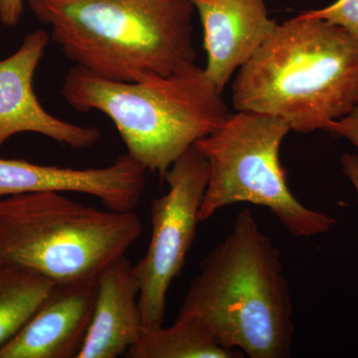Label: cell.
I'll return each mask as SVG.
<instances>
[{
	"mask_svg": "<svg viewBox=\"0 0 358 358\" xmlns=\"http://www.w3.org/2000/svg\"><path fill=\"white\" fill-rule=\"evenodd\" d=\"M143 230L134 211L102 210L63 192L0 199V258L32 268L56 284L96 279L126 256Z\"/></svg>",
	"mask_w": 358,
	"mask_h": 358,
	"instance_id": "cell-5",
	"label": "cell"
},
{
	"mask_svg": "<svg viewBox=\"0 0 358 358\" xmlns=\"http://www.w3.org/2000/svg\"><path fill=\"white\" fill-rule=\"evenodd\" d=\"M232 89L237 110L280 117L296 133L324 131L358 103V39L300 14L277 26Z\"/></svg>",
	"mask_w": 358,
	"mask_h": 358,
	"instance_id": "cell-2",
	"label": "cell"
},
{
	"mask_svg": "<svg viewBox=\"0 0 358 358\" xmlns=\"http://www.w3.org/2000/svg\"><path fill=\"white\" fill-rule=\"evenodd\" d=\"M61 94L78 112L98 110L109 117L128 154L162 178L230 115L222 93L195 64L138 82L113 81L75 66Z\"/></svg>",
	"mask_w": 358,
	"mask_h": 358,
	"instance_id": "cell-4",
	"label": "cell"
},
{
	"mask_svg": "<svg viewBox=\"0 0 358 358\" xmlns=\"http://www.w3.org/2000/svg\"><path fill=\"white\" fill-rule=\"evenodd\" d=\"M145 169L129 154L100 169L40 166L0 157V199L31 192H76L96 197L108 209L134 211L145 188Z\"/></svg>",
	"mask_w": 358,
	"mask_h": 358,
	"instance_id": "cell-9",
	"label": "cell"
},
{
	"mask_svg": "<svg viewBox=\"0 0 358 358\" xmlns=\"http://www.w3.org/2000/svg\"><path fill=\"white\" fill-rule=\"evenodd\" d=\"M324 131L348 138L358 148V103L345 117L329 122Z\"/></svg>",
	"mask_w": 358,
	"mask_h": 358,
	"instance_id": "cell-16",
	"label": "cell"
},
{
	"mask_svg": "<svg viewBox=\"0 0 358 358\" xmlns=\"http://www.w3.org/2000/svg\"><path fill=\"white\" fill-rule=\"evenodd\" d=\"M98 278L55 284L0 358H78L95 308Z\"/></svg>",
	"mask_w": 358,
	"mask_h": 358,
	"instance_id": "cell-10",
	"label": "cell"
},
{
	"mask_svg": "<svg viewBox=\"0 0 358 358\" xmlns=\"http://www.w3.org/2000/svg\"><path fill=\"white\" fill-rule=\"evenodd\" d=\"M291 131L280 117L238 110L194 147L208 162L209 178L199 221L237 203L264 206L294 237L327 232L336 220L308 208L294 197L280 160Z\"/></svg>",
	"mask_w": 358,
	"mask_h": 358,
	"instance_id": "cell-6",
	"label": "cell"
},
{
	"mask_svg": "<svg viewBox=\"0 0 358 358\" xmlns=\"http://www.w3.org/2000/svg\"><path fill=\"white\" fill-rule=\"evenodd\" d=\"M23 0H0V21L7 27H14L22 17Z\"/></svg>",
	"mask_w": 358,
	"mask_h": 358,
	"instance_id": "cell-17",
	"label": "cell"
},
{
	"mask_svg": "<svg viewBox=\"0 0 358 358\" xmlns=\"http://www.w3.org/2000/svg\"><path fill=\"white\" fill-rule=\"evenodd\" d=\"M56 282L0 258V350L29 322Z\"/></svg>",
	"mask_w": 358,
	"mask_h": 358,
	"instance_id": "cell-13",
	"label": "cell"
},
{
	"mask_svg": "<svg viewBox=\"0 0 358 358\" xmlns=\"http://www.w3.org/2000/svg\"><path fill=\"white\" fill-rule=\"evenodd\" d=\"M242 355L219 345L199 320L179 315L171 327L143 331L127 352L131 358H236Z\"/></svg>",
	"mask_w": 358,
	"mask_h": 358,
	"instance_id": "cell-14",
	"label": "cell"
},
{
	"mask_svg": "<svg viewBox=\"0 0 358 358\" xmlns=\"http://www.w3.org/2000/svg\"><path fill=\"white\" fill-rule=\"evenodd\" d=\"M293 310L279 249L244 209L200 263L178 315L199 320L219 345L250 358H286Z\"/></svg>",
	"mask_w": 358,
	"mask_h": 358,
	"instance_id": "cell-1",
	"label": "cell"
},
{
	"mask_svg": "<svg viewBox=\"0 0 358 358\" xmlns=\"http://www.w3.org/2000/svg\"><path fill=\"white\" fill-rule=\"evenodd\" d=\"M203 27L205 74L222 93L233 73L255 55L277 28L265 0H192Z\"/></svg>",
	"mask_w": 358,
	"mask_h": 358,
	"instance_id": "cell-11",
	"label": "cell"
},
{
	"mask_svg": "<svg viewBox=\"0 0 358 358\" xmlns=\"http://www.w3.org/2000/svg\"><path fill=\"white\" fill-rule=\"evenodd\" d=\"M138 281L126 256L117 259L99 275L93 317L78 358H117L143 334Z\"/></svg>",
	"mask_w": 358,
	"mask_h": 358,
	"instance_id": "cell-12",
	"label": "cell"
},
{
	"mask_svg": "<svg viewBox=\"0 0 358 358\" xmlns=\"http://www.w3.org/2000/svg\"><path fill=\"white\" fill-rule=\"evenodd\" d=\"M208 178V162L192 147L164 176L169 192L150 204L152 238L145 255L133 266L143 331L164 326L167 293L194 242Z\"/></svg>",
	"mask_w": 358,
	"mask_h": 358,
	"instance_id": "cell-7",
	"label": "cell"
},
{
	"mask_svg": "<svg viewBox=\"0 0 358 358\" xmlns=\"http://www.w3.org/2000/svg\"><path fill=\"white\" fill-rule=\"evenodd\" d=\"M301 15L329 21L358 39V0H336L326 8L307 11Z\"/></svg>",
	"mask_w": 358,
	"mask_h": 358,
	"instance_id": "cell-15",
	"label": "cell"
},
{
	"mask_svg": "<svg viewBox=\"0 0 358 358\" xmlns=\"http://www.w3.org/2000/svg\"><path fill=\"white\" fill-rule=\"evenodd\" d=\"M341 166L343 173L352 181L358 194V157L355 155L345 154L341 157Z\"/></svg>",
	"mask_w": 358,
	"mask_h": 358,
	"instance_id": "cell-18",
	"label": "cell"
},
{
	"mask_svg": "<svg viewBox=\"0 0 358 358\" xmlns=\"http://www.w3.org/2000/svg\"><path fill=\"white\" fill-rule=\"evenodd\" d=\"M50 38L96 76L138 82L195 64L192 0H28Z\"/></svg>",
	"mask_w": 358,
	"mask_h": 358,
	"instance_id": "cell-3",
	"label": "cell"
},
{
	"mask_svg": "<svg viewBox=\"0 0 358 358\" xmlns=\"http://www.w3.org/2000/svg\"><path fill=\"white\" fill-rule=\"evenodd\" d=\"M50 34L28 33L17 51L0 61V150L14 134L35 133L75 150L95 145L101 133L58 119L43 109L33 89V77Z\"/></svg>",
	"mask_w": 358,
	"mask_h": 358,
	"instance_id": "cell-8",
	"label": "cell"
}]
</instances>
